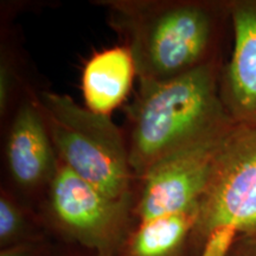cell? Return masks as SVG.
I'll return each instance as SVG.
<instances>
[{"label": "cell", "instance_id": "obj_5", "mask_svg": "<svg viewBox=\"0 0 256 256\" xmlns=\"http://www.w3.org/2000/svg\"><path fill=\"white\" fill-rule=\"evenodd\" d=\"M222 226L256 238V128L236 126L220 146L198 204L190 256L200 255L209 236Z\"/></svg>", "mask_w": 256, "mask_h": 256}, {"label": "cell", "instance_id": "obj_16", "mask_svg": "<svg viewBox=\"0 0 256 256\" xmlns=\"http://www.w3.org/2000/svg\"><path fill=\"white\" fill-rule=\"evenodd\" d=\"M54 256H101V254L98 252L86 250V249L82 248L57 243L56 252Z\"/></svg>", "mask_w": 256, "mask_h": 256}, {"label": "cell", "instance_id": "obj_14", "mask_svg": "<svg viewBox=\"0 0 256 256\" xmlns=\"http://www.w3.org/2000/svg\"><path fill=\"white\" fill-rule=\"evenodd\" d=\"M57 242L48 238L0 249V256H54Z\"/></svg>", "mask_w": 256, "mask_h": 256}, {"label": "cell", "instance_id": "obj_10", "mask_svg": "<svg viewBox=\"0 0 256 256\" xmlns=\"http://www.w3.org/2000/svg\"><path fill=\"white\" fill-rule=\"evenodd\" d=\"M197 210L134 224L114 256H190Z\"/></svg>", "mask_w": 256, "mask_h": 256}, {"label": "cell", "instance_id": "obj_1", "mask_svg": "<svg viewBox=\"0 0 256 256\" xmlns=\"http://www.w3.org/2000/svg\"><path fill=\"white\" fill-rule=\"evenodd\" d=\"M130 50L139 82L178 78L220 57L229 0H92Z\"/></svg>", "mask_w": 256, "mask_h": 256}, {"label": "cell", "instance_id": "obj_17", "mask_svg": "<svg viewBox=\"0 0 256 256\" xmlns=\"http://www.w3.org/2000/svg\"><path fill=\"white\" fill-rule=\"evenodd\" d=\"M101 254V252H100ZM101 256H114V255H107V254H101Z\"/></svg>", "mask_w": 256, "mask_h": 256}, {"label": "cell", "instance_id": "obj_9", "mask_svg": "<svg viewBox=\"0 0 256 256\" xmlns=\"http://www.w3.org/2000/svg\"><path fill=\"white\" fill-rule=\"evenodd\" d=\"M134 78V60L122 44L95 52L82 72L81 87L86 107L110 116L126 101Z\"/></svg>", "mask_w": 256, "mask_h": 256}, {"label": "cell", "instance_id": "obj_11", "mask_svg": "<svg viewBox=\"0 0 256 256\" xmlns=\"http://www.w3.org/2000/svg\"><path fill=\"white\" fill-rule=\"evenodd\" d=\"M40 88L12 22L0 20V130L8 124L22 101Z\"/></svg>", "mask_w": 256, "mask_h": 256}, {"label": "cell", "instance_id": "obj_6", "mask_svg": "<svg viewBox=\"0 0 256 256\" xmlns=\"http://www.w3.org/2000/svg\"><path fill=\"white\" fill-rule=\"evenodd\" d=\"M38 90L22 101L8 124L0 130L2 185L36 208L58 162L38 104Z\"/></svg>", "mask_w": 256, "mask_h": 256}, {"label": "cell", "instance_id": "obj_2", "mask_svg": "<svg viewBox=\"0 0 256 256\" xmlns=\"http://www.w3.org/2000/svg\"><path fill=\"white\" fill-rule=\"evenodd\" d=\"M222 68L220 57L171 81L139 82L124 128L136 180L162 160L223 139L238 126L220 100Z\"/></svg>", "mask_w": 256, "mask_h": 256}, {"label": "cell", "instance_id": "obj_13", "mask_svg": "<svg viewBox=\"0 0 256 256\" xmlns=\"http://www.w3.org/2000/svg\"><path fill=\"white\" fill-rule=\"evenodd\" d=\"M238 234L232 226H222L216 229L204 243L198 256H228Z\"/></svg>", "mask_w": 256, "mask_h": 256}, {"label": "cell", "instance_id": "obj_8", "mask_svg": "<svg viewBox=\"0 0 256 256\" xmlns=\"http://www.w3.org/2000/svg\"><path fill=\"white\" fill-rule=\"evenodd\" d=\"M232 56L223 66L220 95L238 126L256 128V0H229Z\"/></svg>", "mask_w": 256, "mask_h": 256}, {"label": "cell", "instance_id": "obj_3", "mask_svg": "<svg viewBox=\"0 0 256 256\" xmlns=\"http://www.w3.org/2000/svg\"><path fill=\"white\" fill-rule=\"evenodd\" d=\"M38 104L60 162L108 197L133 200L136 180L124 128L50 89L40 87Z\"/></svg>", "mask_w": 256, "mask_h": 256}, {"label": "cell", "instance_id": "obj_15", "mask_svg": "<svg viewBox=\"0 0 256 256\" xmlns=\"http://www.w3.org/2000/svg\"><path fill=\"white\" fill-rule=\"evenodd\" d=\"M228 256H256V238L238 236Z\"/></svg>", "mask_w": 256, "mask_h": 256}, {"label": "cell", "instance_id": "obj_12", "mask_svg": "<svg viewBox=\"0 0 256 256\" xmlns=\"http://www.w3.org/2000/svg\"><path fill=\"white\" fill-rule=\"evenodd\" d=\"M48 238L37 208L0 185V249Z\"/></svg>", "mask_w": 256, "mask_h": 256}, {"label": "cell", "instance_id": "obj_4", "mask_svg": "<svg viewBox=\"0 0 256 256\" xmlns=\"http://www.w3.org/2000/svg\"><path fill=\"white\" fill-rule=\"evenodd\" d=\"M133 200H113L58 159L37 206L48 235L60 244L115 255L134 226Z\"/></svg>", "mask_w": 256, "mask_h": 256}, {"label": "cell", "instance_id": "obj_7", "mask_svg": "<svg viewBox=\"0 0 256 256\" xmlns=\"http://www.w3.org/2000/svg\"><path fill=\"white\" fill-rule=\"evenodd\" d=\"M226 136L170 156L138 179L132 204L134 224L197 209Z\"/></svg>", "mask_w": 256, "mask_h": 256}]
</instances>
